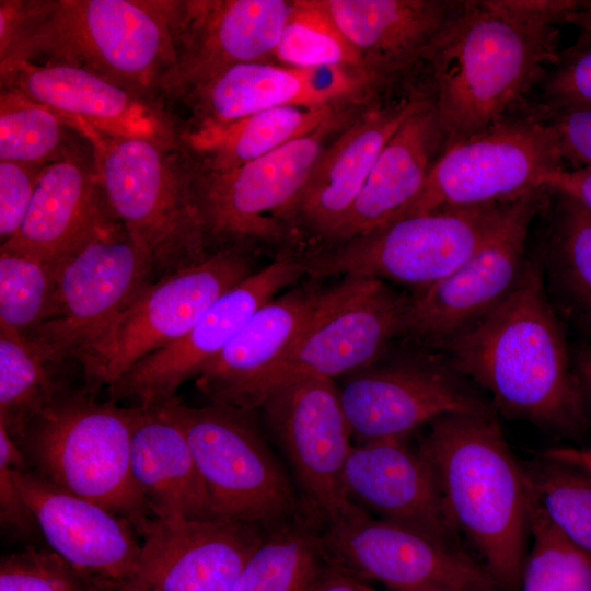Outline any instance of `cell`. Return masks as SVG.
<instances>
[{
    "instance_id": "3957f363",
    "label": "cell",
    "mask_w": 591,
    "mask_h": 591,
    "mask_svg": "<svg viewBox=\"0 0 591 591\" xmlns=\"http://www.w3.org/2000/svg\"><path fill=\"white\" fill-rule=\"evenodd\" d=\"M419 451L459 532L502 591H519L530 534V483L491 414H449L429 424Z\"/></svg>"
},
{
    "instance_id": "8fae6325",
    "label": "cell",
    "mask_w": 591,
    "mask_h": 591,
    "mask_svg": "<svg viewBox=\"0 0 591 591\" xmlns=\"http://www.w3.org/2000/svg\"><path fill=\"white\" fill-rule=\"evenodd\" d=\"M563 160L548 120L505 118L480 134L448 144L402 218L512 202L545 188L547 176L564 169Z\"/></svg>"
},
{
    "instance_id": "ac0fdd59",
    "label": "cell",
    "mask_w": 591,
    "mask_h": 591,
    "mask_svg": "<svg viewBox=\"0 0 591 591\" xmlns=\"http://www.w3.org/2000/svg\"><path fill=\"white\" fill-rule=\"evenodd\" d=\"M303 276L306 270L298 252H278L273 262L217 299L184 336L148 355L109 385L111 399L134 397L139 406L152 407L175 398L177 389L196 378L257 310Z\"/></svg>"
},
{
    "instance_id": "d6a6232c",
    "label": "cell",
    "mask_w": 591,
    "mask_h": 591,
    "mask_svg": "<svg viewBox=\"0 0 591 591\" xmlns=\"http://www.w3.org/2000/svg\"><path fill=\"white\" fill-rule=\"evenodd\" d=\"M57 369L24 336L0 326V426L14 441L44 407L70 386Z\"/></svg>"
},
{
    "instance_id": "74e56055",
    "label": "cell",
    "mask_w": 591,
    "mask_h": 591,
    "mask_svg": "<svg viewBox=\"0 0 591 591\" xmlns=\"http://www.w3.org/2000/svg\"><path fill=\"white\" fill-rule=\"evenodd\" d=\"M524 470L547 519L572 544L591 554V478L547 459Z\"/></svg>"
},
{
    "instance_id": "6da1fadb",
    "label": "cell",
    "mask_w": 591,
    "mask_h": 591,
    "mask_svg": "<svg viewBox=\"0 0 591 591\" xmlns=\"http://www.w3.org/2000/svg\"><path fill=\"white\" fill-rule=\"evenodd\" d=\"M591 1L482 0L456 2L424 55L444 144L505 119L545 65L558 62L557 27Z\"/></svg>"
},
{
    "instance_id": "816d5d0a",
    "label": "cell",
    "mask_w": 591,
    "mask_h": 591,
    "mask_svg": "<svg viewBox=\"0 0 591 591\" xmlns=\"http://www.w3.org/2000/svg\"><path fill=\"white\" fill-rule=\"evenodd\" d=\"M116 591H155V590L134 579L129 582H126L121 587H119Z\"/></svg>"
},
{
    "instance_id": "ab89813d",
    "label": "cell",
    "mask_w": 591,
    "mask_h": 591,
    "mask_svg": "<svg viewBox=\"0 0 591 591\" xmlns=\"http://www.w3.org/2000/svg\"><path fill=\"white\" fill-rule=\"evenodd\" d=\"M554 259L565 287L591 311V213L565 197L555 232Z\"/></svg>"
},
{
    "instance_id": "52a82bcc",
    "label": "cell",
    "mask_w": 591,
    "mask_h": 591,
    "mask_svg": "<svg viewBox=\"0 0 591 591\" xmlns=\"http://www.w3.org/2000/svg\"><path fill=\"white\" fill-rule=\"evenodd\" d=\"M409 301L410 294L376 279L343 277L329 285L290 346L231 406L255 410L281 386L340 379L378 360L399 337Z\"/></svg>"
},
{
    "instance_id": "1f68e13d",
    "label": "cell",
    "mask_w": 591,
    "mask_h": 591,
    "mask_svg": "<svg viewBox=\"0 0 591 591\" xmlns=\"http://www.w3.org/2000/svg\"><path fill=\"white\" fill-rule=\"evenodd\" d=\"M318 531L302 518L268 526L233 591H312L331 567Z\"/></svg>"
},
{
    "instance_id": "9c48e42d",
    "label": "cell",
    "mask_w": 591,
    "mask_h": 591,
    "mask_svg": "<svg viewBox=\"0 0 591 591\" xmlns=\"http://www.w3.org/2000/svg\"><path fill=\"white\" fill-rule=\"evenodd\" d=\"M155 407L183 430L215 519L271 526L302 518L297 491L260 433L254 409L219 403L196 408L177 397Z\"/></svg>"
},
{
    "instance_id": "5b68a950",
    "label": "cell",
    "mask_w": 591,
    "mask_h": 591,
    "mask_svg": "<svg viewBox=\"0 0 591 591\" xmlns=\"http://www.w3.org/2000/svg\"><path fill=\"white\" fill-rule=\"evenodd\" d=\"M132 408L99 402L68 386L15 441L27 470L51 485L93 501L135 528L152 512L130 468Z\"/></svg>"
},
{
    "instance_id": "7dc6e473",
    "label": "cell",
    "mask_w": 591,
    "mask_h": 591,
    "mask_svg": "<svg viewBox=\"0 0 591 591\" xmlns=\"http://www.w3.org/2000/svg\"><path fill=\"white\" fill-rule=\"evenodd\" d=\"M312 591H379L366 582L331 566Z\"/></svg>"
},
{
    "instance_id": "44dd1931",
    "label": "cell",
    "mask_w": 591,
    "mask_h": 591,
    "mask_svg": "<svg viewBox=\"0 0 591 591\" xmlns=\"http://www.w3.org/2000/svg\"><path fill=\"white\" fill-rule=\"evenodd\" d=\"M263 528L228 519L146 518L135 526L141 538L135 579L155 591H233Z\"/></svg>"
},
{
    "instance_id": "603a6c76",
    "label": "cell",
    "mask_w": 591,
    "mask_h": 591,
    "mask_svg": "<svg viewBox=\"0 0 591 591\" xmlns=\"http://www.w3.org/2000/svg\"><path fill=\"white\" fill-rule=\"evenodd\" d=\"M47 106L71 127L83 126L100 134L150 139L179 144L183 128L152 100L112 83L85 69L24 62L0 79Z\"/></svg>"
},
{
    "instance_id": "9a60e30c",
    "label": "cell",
    "mask_w": 591,
    "mask_h": 591,
    "mask_svg": "<svg viewBox=\"0 0 591 591\" xmlns=\"http://www.w3.org/2000/svg\"><path fill=\"white\" fill-rule=\"evenodd\" d=\"M541 190L510 202L476 252L450 275L410 293L399 337L419 347L439 348L495 310L525 271V244Z\"/></svg>"
},
{
    "instance_id": "f35d334b",
    "label": "cell",
    "mask_w": 591,
    "mask_h": 591,
    "mask_svg": "<svg viewBox=\"0 0 591 591\" xmlns=\"http://www.w3.org/2000/svg\"><path fill=\"white\" fill-rule=\"evenodd\" d=\"M0 591H109L50 549L27 546L0 560Z\"/></svg>"
},
{
    "instance_id": "277c9868",
    "label": "cell",
    "mask_w": 591,
    "mask_h": 591,
    "mask_svg": "<svg viewBox=\"0 0 591 591\" xmlns=\"http://www.w3.org/2000/svg\"><path fill=\"white\" fill-rule=\"evenodd\" d=\"M90 146L112 216L159 278L210 251L195 194V165L182 143L121 138L72 127Z\"/></svg>"
},
{
    "instance_id": "bcb514c9",
    "label": "cell",
    "mask_w": 591,
    "mask_h": 591,
    "mask_svg": "<svg viewBox=\"0 0 591 591\" xmlns=\"http://www.w3.org/2000/svg\"><path fill=\"white\" fill-rule=\"evenodd\" d=\"M545 188L556 190L591 213V167L555 171L547 176Z\"/></svg>"
},
{
    "instance_id": "484cf974",
    "label": "cell",
    "mask_w": 591,
    "mask_h": 591,
    "mask_svg": "<svg viewBox=\"0 0 591 591\" xmlns=\"http://www.w3.org/2000/svg\"><path fill=\"white\" fill-rule=\"evenodd\" d=\"M422 93L357 115L321 153L298 212L318 245L336 241L382 148L414 109Z\"/></svg>"
},
{
    "instance_id": "8992f818",
    "label": "cell",
    "mask_w": 591,
    "mask_h": 591,
    "mask_svg": "<svg viewBox=\"0 0 591 591\" xmlns=\"http://www.w3.org/2000/svg\"><path fill=\"white\" fill-rule=\"evenodd\" d=\"M173 1L51 0L28 50V62L85 69L159 100L175 63Z\"/></svg>"
},
{
    "instance_id": "83f0119b",
    "label": "cell",
    "mask_w": 591,
    "mask_h": 591,
    "mask_svg": "<svg viewBox=\"0 0 591 591\" xmlns=\"http://www.w3.org/2000/svg\"><path fill=\"white\" fill-rule=\"evenodd\" d=\"M379 84L422 58L456 2L439 0H322Z\"/></svg>"
},
{
    "instance_id": "5bb4252c",
    "label": "cell",
    "mask_w": 591,
    "mask_h": 591,
    "mask_svg": "<svg viewBox=\"0 0 591 591\" xmlns=\"http://www.w3.org/2000/svg\"><path fill=\"white\" fill-rule=\"evenodd\" d=\"M259 408L291 467L302 519L320 530L354 511L344 483L352 432L336 380L281 386Z\"/></svg>"
},
{
    "instance_id": "ee69618b",
    "label": "cell",
    "mask_w": 591,
    "mask_h": 591,
    "mask_svg": "<svg viewBox=\"0 0 591 591\" xmlns=\"http://www.w3.org/2000/svg\"><path fill=\"white\" fill-rule=\"evenodd\" d=\"M564 159L591 167V106L567 105L547 109Z\"/></svg>"
},
{
    "instance_id": "ffe728a7",
    "label": "cell",
    "mask_w": 591,
    "mask_h": 591,
    "mask_svg": "<svg viewBox=\"0 0 591 591\" xmlns=\"http://www.w3.org/2000/svg\"><path fill=\"white\" fill-rule=\"evenodd\" d=\"M380 85L359 68L244 62L219 73L182 99L193 115L190 127L184 129L225 125L280 106L359 105Z\"/></svg>"
},
{
    "instance_id": "e575fe53",
    "label": "cell",
    "mask_w": 591,
    "mask_h": 591,
    "mask_svg": "<svg viewBox=\"0 0 591 591\" xmlns=\"http://www.w3.org/2000/svg\"><path fill=\"white\" fill-rule=\"evenodd\" d=\"M60 269L54 263L0 250V326L25 336L51 318Z\"/></svg>"
},
{
    "instance_id": "f6af8a7d",
    "label": "cell",
    "mask_w": 591,
    "mask_h": 591,
    "mask_svg": "<svg viewBox=\"0 0 591 591\" xmlns=\"http://www.w3.org/2000/svg\"><path fill=\"white\" fill-rule=\"evenodd\" d=\"M0 523L20 538H32L39 528L32 509L19 490L13 467L0 460Z\"/></svg>"
},
{
    "instance_id": "681fc988",
    "label": "cell",
    "mask_w": 591,
    "mask_h": 591,
    "mask_svg": "<svg viewBox=\"0 0 591 591\" xmlns=\"http://www.w3.org/2000/svg\"><path fill=\"white\" fill-rule=\"evenodd\" d=\"M573 23L580 26V35L569 53H579L591 48V5L581 11Z\"/></svg>"
},
{
    "instance_id": "cb8c5ba5",
    "label": "cell",
    "mask_w": 591,
    "mask_h": 591,
    "mask_svg": "<svg viewBox=\"0 0 591 591\" xmlns=\"http://www.w3.org/2000/svg\"><path fill=\"white\" fill-rule=\"evenodd\" d=\"M344 483L349 498L381 520L457 547V529L444 505L433 471L403 438L354 444Z\"/></svg>"
},
{
    "instance_id": "f1b7e54d",
    "label": "cell",
    "mask_w": 591,
    "mask_h": 591,
    "mask_svg": "<svg viewBox=\"0 0 591 591\" xmlns=\"http://www.w3.org/2000/svg\"><path fill=\"white\" fill-rule=\"evenodd\" d=\"M328 286L309 277L264 304L202 368L196 376L197 389L210 403L232 405L290 346L314 314Z\"/></svg>"
},
{
    "instance_id": "7402d4cb",
    "label": "cell",
    "mask_w": 591,
    "mask_h": 591,
    "mask_svg": "<svg viewBox=\"0 0 591 591\" xmlns=\"http://www.w3.org/2000/svg\"><path fill=\"white\" fill-rule=\"evenodd\" d=\"M13 478L50 551L109 591L136 578L141 542L128 520L30 470Z\"/></svg>"
},
{
    "instance_id": "7bdbcfd3",
    "label": "cell",
    "mask_w": 591,
    "mask_h": 591,
    "mask_svg": "<svg viewBox=\"0 0 591 591\" xmlns=\"http://www.w3.org/2000/svg\"><path fill=\"white\" fill-rule=\"evenodd\" d=\"M545 82L548 109L567 105L591 106V48L565 54Z\"/></svg>"
},
{
    "instance_id": "d4e9b609",
    "label": "cell",
    "mask_w": 591,
    "mask_h": 591,
    "mask_svg": "<svg viewBox=\"0 0 591 591\" xmlns=\"http://www.w3.org/2000/svg\"><path fill=\"white\" fill-rule=\"evenodd\" d=\"M115 222L92 154L78 151L45 169L20 229L0 250L62 266Z\"/></svg>"
},
{
    "instance_id": "836d02e7",
    "label": "cell",
    "mask_w": 591,
    "mask_h": 591,
    "mask_svg": "<svg viewBox=\"0 0 591 591\" xmlns=\"http://www.w3.org/2000/svg\"><path fill=\"white\" fill-rule=\"evenodd\" d=\"M57 113L12 88L0 93V160L50 164L81 151Z\"/></svg>"
},
{
    "instance_id": "2e32d148",
    "label": "cell",
    "mask_w": 591,
    "mask_h": 591,
    "mask_svg": "<svg viewBox=\"0 0 591 591\" xmlns=\"http://www.w3.org/2000/svg\"><path fill=\"white\" fill-rule=\"evenodd\" d=\"M318 532L329 565L363 582L390 590L502 591L486 566L459 547L374 518L360 506Z\"/></svg>"
},
{
    "instance_id": "d6986e66",
    "label": "cell",
    "mask_w": 591,
    "mask_h": 591,
    "mask_svg": "<svg viewBox=\"0 0 591 591\" xmlns=\"http://www.w3.org/2000/svg\"><path fill=\"white\" fill-rule=\"evenodd\" d=\"M293 0L173 1L175 63L161 96L182 100L227 69L274 57Z\"/></svg>"
},
{
    "instance_id": "4dcf8cb0",
    "label": "cell",
    "mask_w": 591,
    "mask_h": 591,
    "mask_svg": "<svg viewBox=\"0 0 591 591\" xmlns=\"http://www.w3.org/2000/svg\"><path fill=\"white\" fill-rule=\"evenodd\" d=\"M354 106L268 108L225 125L183 129L181 141L197 169L225 171L314 131Z\"/></svg>"
},
{
    "instance_id": "f5cc1de1",
    "label": "cell",
    "mask_w": 591,
    "mask_h": 591,
    "mask_svg": "<svg viewBox=\"0 0 591 591\" xmlns=\"http://www.w3.org/2000/svg\"><path fill=\"white\" fill-rule=\"evenodd\" d=\"M390 591H461V590L442 589V588H425V589H414V590H390Z\"/></svg>"
},
{
    "instance_id": "7a4b0ae2",
    "label": "cell",
    "mask_w": 591,
    "mask_h": 591,
    "mask_svg": "<svg viewBox=\"0 0 591 591\" xmlns=\"http://www.w3.org/2000/svg\"><path fill=\"white\" fill-rule=\"evenodd\" d=\"M439 348L505 415L556 430L576 429L584 419L581 389L537 263L528 262L517 288L495 310Z\"/></svg>"
},
{
    "instance_id": "30bf717a",
    "label": "cell",
    "mask_w": 591,
    "mask_h": 591,
    "mask_svg": "<svg viewBox=\"0 0 591 591\" xmlns=\"http://www.w3.org/2000/svg\"><path fill=\"white\" fill-rule=\"evenodd\" d=\"M509 204L408 216L299 255L308 277L371 278L407 287L414 293L440 281L468 259L495 230Z\"/></svg>"
},
{
    "instance_id": "e0dca14e",
    "label": "cell",
    "mask_w": 591,
    "mask_h": 591,
    "mask_svg": "<svg viewBox=\"0 0 591 591\" xmlns=\"http://www.w3.org/2000/svg\"><path fill=\"white\" fill-rule=\"evenodd\" d=\"M341 405L358 443L403 438L449 414H490L438 360L422 352L378 360L340 378Z\"/></svg>"
},
{
    "instance_id": "d590c367",
    "label": "cell",
    "mask_w": 591,
    "mask_h": 591,
    "mask_svg": "<svg viewBox=\"0 0 591 591\" xmlns=\"http://www.w3.org/2000/svg\"><path fill=\"white\" fill-rule=\"evenodd\" d=\"M529 526L533 546L526 556L520 590L591 591V554L572 544L552 524L531 485Z\"/></svg>"
},
{
    "instance_id": "ba28073f",
    "label": "cell",
    "mask_w": 591,
    "mask_h": 591,
    "mask_svg": "<svg viewBox=\"0 0 591 591\" xmlns=\"http://www.w3.org/2000/svg\"><path fill=\"white\" fill-rule=\"evenodd\" d=\"M356 116L354 109L347 112L234 169L204 171L195 165V194L209 246L248 252L256 244L286 246L327 137Z\"/></svg>"
},
{
    "instance_id": "60d3db41",
    "label": "cell",
    "mask_w": 591,
    "mask_h": 591,
    "mask_svg": "<svg viewBox=\"0 0 591 591\" xmlns=\"http://www.w3.org/2000/svg\"><path fill=\"white\" fill-rule=\"evenodd\" d=\"M51 0H0V79L28 62V50Z\"/></svg>"
},
{
    "instance_id": "4fadbf2b",
    "label": "cell",
    "mask_w": 591,
    "mask_h": 591,
    "mask_svg": "<svg viewBox=\"0 0 591 591\" xmlns=\"http://www.w3.org/2000/svg\"><path fill=\"white\" fill-rule=\"evenodd\" d=\"M152 278L147 257L117 221L62 264L55 315L24 337L55 366H82Z\"/></svg>"
},
{
    "instance_id": "c3c4849f",
    "label": "cell",
    "mask_w": 591,
    "mask_h": 591,
    "mask_svg": "<svg viewBox=\"0 0 591 591\" xmlns=\"http://www.w3.org/2000/svg\"><path fill=\"white\" fill-rule=\"evenodd\" d=\"M543 457L587 472L591 478V449L555 448L546 451Z\"/></svg>"
},
{
    "instance_id": "8d00e7d4",
    "label": "cell",
    "mask_w": 591,
    "mask_h": 591,
    "mask_svg": "<svg viewBox=\"0 0 591 591\" xmlns=\"http://www.w3.org/2000/svg\"><path fill=\"white\" fill-rule=\"evenodd\" d=\"M274 58L279 63L301 68L350 67L363 70L357 50L338 28L322 0H293Z\"/></svg>"
},
{
    "instance_id": "4316f807",
    "label": "cell",
    "mask_w": 591,
    "mask_h": 591,
    "mask_svg": "<svg viewBox=\"0 0 591 591\" xmlns=\"http://www.w3.org/2000/svg\"><path fill=\"white\" fill-rule=\"evenodd\" d=\"M443 143L432 95L422 94L382 148L333 243L367 234L402 218L424 189Z\"/></svg>"
},
{
    "instance_id": "b9f144b4",
    "label": "cell",
    "mask_w": 591,
    "mask_h": 591,
    "mask_svg": "<svg viewBox=\"0 0 591 591\" xmlns=\"http://www.w3.org/2000/svg\"><path fill=\"white\" fill-rule=\"evenodd\" d=\"M49 164L0 160V239L4 243L20 229L36 186Z\"/></svg>"
},
{
    "instance_id": "f907efd6",
    "label": "cell",
    "mask_w": 591,
    "mask_h": 591,
    "mask_svg": "<svg viewBox=\"0 0 591 591\" xmlns=\"http://www.w3.org/2000/svg\"><path fill=\"white\" fill-rule=\"evenodd\" d=\"M579 378L591 396V347L583 348L577 356Z\"/></svg>"
},
{
    "instance_id": "7c38bea8",
    "label": "cell",
    "mask_w": 591,
    "mask_h": 591,
    "mask_svg": "<svg viewBox=\"0 0 591 591\" xmlns=\"http://www.w3.org/2000/svg\"><path fill=\"white\" fill-rule=\"evenodd\" d=\"M256 270L248 251L222 248L149 282L81 366L83 387L95 396L104 384L112 385L138 361L184 336L217 299Z\"/></svg>"
},
{
    "instance_id": "f546056e",
    "label": "cell",
    "mask_w": 591,
    "mask_h": 591,
    "mask_svg": "<svg viewBox=\"0 0 591 591\" xmlns=\"http://www.w3.org/2000/svg\"><path fill=\"white\" fill-rule=\"evenodd\" d=\"M130 468L154 518L166 522L215 519L187 439L159 407H134Z\"/></svg>"
}]
</instances>
